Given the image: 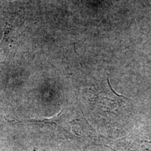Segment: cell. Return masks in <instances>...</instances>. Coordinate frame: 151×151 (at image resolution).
I'll return each instance as SVG.
<instances>
[{
    "mask_svg": "<svg viewBox=\"0 0 151 151\" xmlns=\"http://www.w3.org/2000/svg\"><path fill=\"white\" fill-rule=\"evenodd\" d=\"M62 112L63 110H62L60 112L57 114L55 116L52 117L50 118H43L41 120H13L11 122H36V123H41L44 124H50V125H55L59 122L60 118H61Z\"/></svg>",
    "mask_w": 151,
    "mask_h": 151,
    "instance_id": "6da1fadb",
    "label": "cell"
},
{
    "mask_svg": "<svg viewBox=\"0 0 151 151\" xmlns=\"http://www.w3.org/2000/svg\"><path fill=\"white\" fill-rule=\"evenodd\" d=\"M34 151H38V150H36V149H34Z\"/></svg>",
    "mask_w": 151,
    "mask_h": 151,
    "instance_id": "7a4b0ae2",
    "label": "cell"
}]
</instances>
